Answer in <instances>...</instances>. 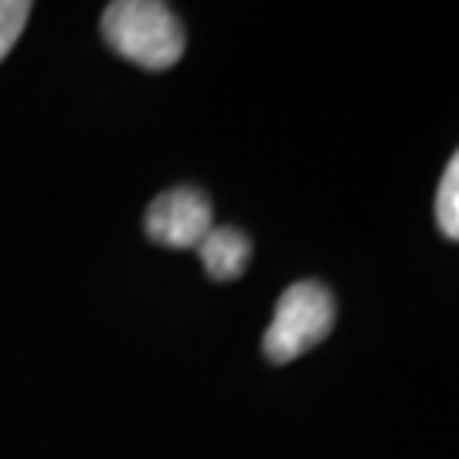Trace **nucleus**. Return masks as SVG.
<instances>
[{
  "label": "nucleus",
  "instance_id": "nucleus-1",
  "mask_svg": "<svg viewBox=\"0 0 459 459\" xmlns=\"http://www.w3.org/2000/svg\"><path fill=\"white\" fill-rule=\"evenodd\" d=\"M106 45L147 72L174 68L184 55V28L160 0H116L102 14Z\"/></svg>",
  "mask_w": 459,
  "mask_h": 459
},
{
  "label": "nucleus",
  "instance_id": "nucleus-4",
  "mask_svg": "<svg viewBox=\"0 0 459 459\" xmlns=\"http://www.w3.org/2000/svg\"><path fill=\"white\" fill-rule=\"evenodd\" d=\"M197 252H201V263L208 269V276L218 279V282H229V279H238L248 269L252 242L242 229H212L201 238Z\"/></svg>",
  "mask_w": 459,
  "mask_h": 459
},
{
  "label": "nucleus",
  "instance_id": "nucleus-2",
  "mask_svg": "<svg viewBox=\"0 0 459 459\" xmlns=\"http://www.w3.org/2000/svg\"><path fill=\"white\" fill-rule=\"evenodd\" d=\"M337 303L324 282H293L279 296L273 324L265 327L263 354L273 364H290L320 344L333 330Z\"/></svg>",
  "mask_w": 459,
  "mask_h": 459
},
{
  "label": "nucleus",
  "instance_id": "nucleus-5",
  "mask_svg": "<svg viewBox=\"0 0 459 459\" xmlns=\"http://www.w3.org/2000/svg\"><path fill=\"white\" fill-rule=\"evenodd\" d=\"M436 221L449 242L459 238V157L446 164V174L439 181V195H436Z\"/></svg>",
  "mask_w": 459,
  "mask_h": 459
},
{
  "label": "nucleus",
  "instance_id": "nucleus-6",
  "mask_svg": "<svg viewBox=\"0 0 459 459\" xmlns=\"http://www.w3.org/2000/svg\"><path fill=\"white\" fill-rule=\"evenodd\" d=\"M28 17H31V4L28 0H0V62L17 45Z\"/></svg>",
  "mask_w": 459,
  "mask_h": 459
},
{
  "label": "nucleus",
  "instance_id": "nucleus-3",
  "mask_svg": "<svg viewBox=\"0 0 459 459\" xmlns=\"http://www.w3.org/2000/svg\"><path fill=\"white\" fill-rule=\"evenodd\" d=\"M212 231V204L197 187H170L147 208V235L167 248H197Z\"/></svg>",
  "mask_w": 459,
  "mask_h": 459
}]
</instances>
